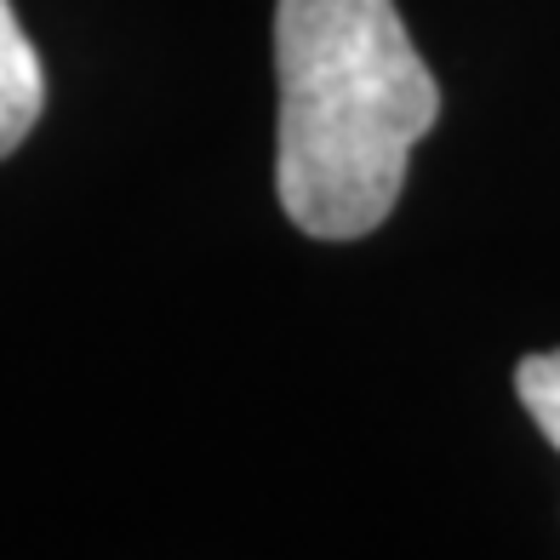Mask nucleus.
<instances>
[{"label": "nucleus", "mask_w": 560, "mask_h": 560, "mask_svg": "<svg viewBox=\"0 0 560 560\" xmlns=\"http://www.w3.org/2000/svg\"><path fill=\"white\" fill-rule=\"evenodd\" d=\"M515 389H521V406L532 412V423H538L560 452V349L526 354V361L515 366Z\"/></svg>", "instance_id": "obj_3"}, {"label": "nucleus", "mask_w": 560, "mask_h": 560, "mask_svg": "<svg viewBox=\"0 0 560 560\" xmlns=\"http://www.w3.org/2000/svg\"><path fill=\"white\" fill-rule=\"evenodd\" d=\"M275 74L287 218L315 241L372 235L406 189L412 143L441 115V86L395 0H280Z\"/></svg>", "instance_id": "obj_1"}, {"label": "nucleus", "mask_w": 560, "mask_h": 560, "mask_svg": "<svg viewBox=\"0 0 560 560\" xmlns=\"http://www.w3.org/2000/svg\"><path fill=\"white\" fill-rule=\"evenodd\" d=\"M46 109V74L23 23L12 12V0H0V161L30 138V126Z\"/></svg>", "instance_id": "obj_2"}]
</instances>
